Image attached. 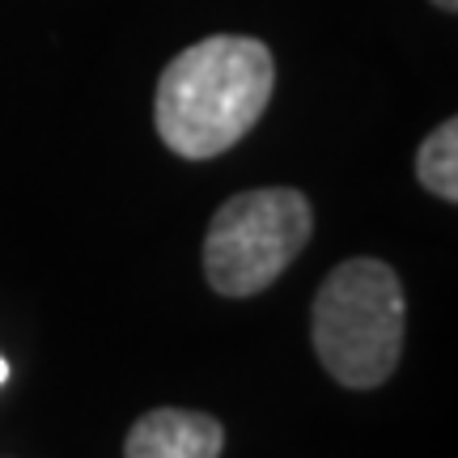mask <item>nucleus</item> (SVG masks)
Wrapping results in <instances>:
<instances>
[{
  "label": "nucleus",
  "mask_w": 458,
  "mask_h": 458,
  "mask_svg": "<svg viewBox=\"0 0 458 458\" xmlns=\"http://www.w3.org/2000/svg\"><path fill=\"white\" fill-rule=\"evenodd\" d=\"M276 89V60L263 38L208 34L162 68L153 119L170 153L208 162L259 123Z\"/></svg>",
  "instance_id": "f257e3e1"
},
{
  "label": "nucleus",
  "mask_w": 458,
  "mask_h": 458,
  "mask_svg": "<svg viewBox=\"0 0 458 458\" xmlns=\"http://www.w3.org/2000/svg\"><path fill=\"white\" fill-rule=\"evenodd\" d=\"M408 331L403 280L382 259H344L314 293L310 340L340 386L374 391L399 369Z\"/></svg>",
  "instance_id": "f03ea898"
},
{
  "label": "nucleus",
  "mask_w": 458,
  "mask_h": 458,
  "mask_svg": "<svg viewBox=\"0 0 458 458\" xmlns=\"http://www.w3.org/2000/svg\"><path fill=\"white\" fill-rule=\"evenodd\" d=\"M314 229L310 199L293 187L229 196L204 233V276L221 297H255L284 276Z\"/></svg>",
  "instance_id": "7ed1b4c3"
},
{
  "label": "nucleus",
  "mask_w": 458,
  "mask_h": 458,
  "mask_svg": "<svg viewBox=\"0 0 458 458\" xmlns=\"http://www.w3.org/2000/svg\"><path fill=\"white\" fill-rule=\"evenodd\" d=\"M225 428L208 411L153 408L128 428L123 458H221Z\"/></svg>",
  "instance_id": "20e7f679"
},
{
  "label": "nucleus",
  "mask_w": 458,
  "mask_h": 458,
  "mask_svg": "<svg viewBox=\"0 0 458 458\" xmlns=\"http://www.w3.org/2000/svg\"><path fill=\"white\" fill-rule=\"evenodd\" d=\"M416 179L425 191L442 196L445 204H458V123L445 119L428 131L416 148Z\"/></svg>",
  "instance_id": "39448f33"
},
{
  "label": "nucleus",
  "mask_w": 458,
  "mask_h": 458,
  "mask_svg": "<svg viewBox=\"0 0 458 458\" xmlns=\"http://www.w3.org/2000/svg\"><path fill=\"white\" fill-rule=\"evenodd\" d=\"M433 4H437L442 13H454V9H458V0H433Z\"/></svg>",
  "instance_id": "423d86ee"
},
{
  "label": "nucleus",
  "mask_w": 458,
  "mask_h": 458,
  "mask_svg": "<svg viewBox=\"0 0 458 458\" xmlns=\"http://www.w3.org/2000/svg\"><path fill=\"white\" fill-rule=\"evenodd\" d=\"M4 382H9V360L0 357V386H4Z\"/></svg>",
  "instance_id": "0eeeda50"
}]
</instances>
